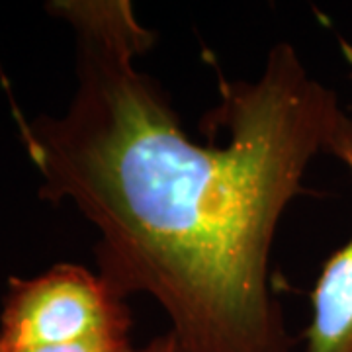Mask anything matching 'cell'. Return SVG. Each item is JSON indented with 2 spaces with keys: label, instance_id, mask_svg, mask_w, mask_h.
<instances>
[{
  "label": "cell",
  "instance_id": "6da1fadb",
  "mask_svg": "<svg viewBox=\"0 0 352 352\" xmlns=\"http://www.w3.org/2000/svg\"><path fill=\"white\" fill-rule=\"evenodd\" d=\"M45 8L75 30L76 88L63 116L14 108L39 196L71 201L96 227L98 274L126 300L151 296L180 352H292L270 258L344 112L337 92L280 41L258 78L219 82L204 124L227 129V143L200 145L135 65L155 34L129 0Z\"/></svg>",
  "mask_w": 352,
  "mask_h": 352
},
{
  "label": "cell",
  "instance_id": "7a4b0ae2",
  "mask_svg": "<svg viewBox=\"0 0 352 352\" xmlns=\"http://www.w3.org/2000/svg\"><path fill=\"white\" fill-rule=\"evenodd\" d=\"M131 323L126 298L100 274L78 264H55L30 280L10 278L0 315V351L129 335Z\"/></svg>",
  "mask_w": 352,
  "mask_h": 352
},
{
  "label": "cell",
  "instance_id": "3957f363",
  "mask_svg": "<svg viewBox=\"0 0 352 352\" xmlns=\"http://www.w3.org/2000/svg\"><path fill=\"white\" fill-rule=\"evenodd\" d=\"M327 153L352 175V118L342 112L329 138ZM307 352H352V235L323 264L311 292Z\"/></svg>",
  "mask_w": 352,
  "mask_h": 352
},
{
  "label": "cell",
  "instance_id": "277c9868",
  "mask_svg": "<svg viewBox=\"0 0 352 352\" xmlns=\"http://www.w3.org/2000/svg\"><path fill=\"white\" fill-rule=\"evenodd\" d=\"M14 352H138V349L131 344V335H106V337H92L75 342L34 346V349Z\"/></svg>",
  "mask_w": 352,
  "mask_h": 352
},
{
  "label": "cell",
  "instance_id": "5b68a950",
  "mask_svg": "<svg viewBox=\"0 0 352 352\" xmlns=\"http://www.w3.org/2000/svg\"><path fill=\"white\" fill-rule=\"evenodd\" d=\"M138 352H180L178 351V344H176L175 337L170 333L161 335V337H155L151 339L143 349H138Z\"/></svg>",
  "mask_w": 352,
  "mask_h": 352
}]
</instances>
